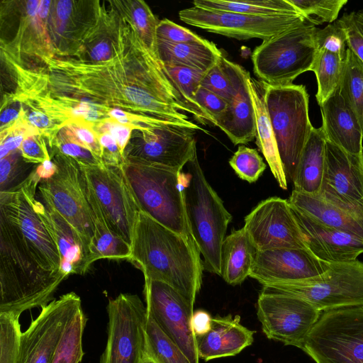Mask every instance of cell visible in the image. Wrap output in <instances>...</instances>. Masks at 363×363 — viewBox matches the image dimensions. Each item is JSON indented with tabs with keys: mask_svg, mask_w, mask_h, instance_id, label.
Returning a JSON list of instances; mask_svg holds the SVG:
<instances>
[{
	"mask_svg": "<svg viewBox=\"0 0 363 363\" xmlns=\"http://www.w3.org/2000/svg\"><path fill=\"white\" fill-rule=\"evenodd\" d=\"M167 77L177 91L186 111L192 114L200 123H212L211 119L199 106L195 99L204 72L179 65H163Z\"/></svg>",
	"mask_w": 363,
	"mask_h": 363,
	"instance_id": "d6a6232c",
	"label": "cell"
},
{
	"mask_svg": "<svg viewBox=\"0 0 363 363\" xmlns=\"http://www.w3.org/2000/svg\"><path fill=\"white\" fill-rule=\"evenodd\" d=\"M145 355L154 363H191L182 350L161 330L148 313Z\"/></svg>",
	"mask_w": 363,
	"mask_h": 363,
	"instance_id": "d590c367",
	"label": "cell"
},
{
	"mask_svg": "<svg viewBox=\"0 0 363 363\" xmlns=\"http://www.w3.org/2000/svg\"><path fill=\"white\" fill-rule=\"evenodd\" d=\"M250 77L249 72L240 66L235 94L225 113L216 125L235 145L246 144L256 136L255 113L248 83Z\"/></svg>",
	"mask_w": 363,
	"mask_h": 363,
	"instance_id": "d4e9b609",
	"label": "cell"
},
{
	"mask_svg": "<svg viewBox=\"0 0 363 363\" xmlns=\"http://www.w3.org/2000/svg\"><path fill=\"white\" fill-rule=\"evenodd\" d=\"M50 4H51L50 1H46V0H40V1L38 10V16L39 18H47V16L49 13V11H50Z\"/></svg>",
	"mask_w": 363,
	"mask_h": 363,
	"instance_id": "6f0895ef",
	"label": "cell"
},
{
	"mask_svg": "<svg viewBox=\"0 0 363 363\" xmlns=\"http://www.w3.org/2000/svg\"><path fill=\"white\" fill-rule=\"evenodd\" d=\"M55 174L38 186L43 202L52 206L78 232L89 252L94 224L86 182L79 163L57 153Z\"/></svg>",
	"mask_w": 363,
	"mask_h": 363,
	"instance_id": "30bf717a",
	"label": "cell"
},
{
	"mask_svg": "<svg viewBox=\"0 0 363 363\" xmlns=\"http://www.w3.org/2000/svg\"><path fill=\"white\" fill-rule=\"evenodd\" d=\"M194 7L252 16H272L300 13L287 0H195Z\"/></svg>",
	"mask_w": 363,
	"mask_h": 363,
	"instance_id": "1f68e13d",
	"label": "cell"
},
{
	"mask_svg": "<svg viewBox=\"0 0 363 363\" xmlns=\"http://www.w3.org/2000/svg\"><path fill=\"white\" fill-rule=\"evenodd\" d=\"M211 318L210 314L203 310L194 312L191 326L196 337L206 334L211 329Z\"/></svg>",
	"mask_w": 363,
	"mask_h": 363,
	"instance_id": "f5cc1de1",
	"label": "cell"
},
{
	"mask_svg": "<svg viewBox=\"0 0 363 363\" xmlns=\"http://www.w3.org/2000/svg\"><path fill=\"white\" fill-rule=\"evenodd\" d=\"M122 169L141 211L194 240L186 216L181 172L133 159H125Z\"/></svg>",
	"mask_w": 363,
	"mask_h": 363,
	"instance_id": "277c9868",
	"label": "cell"
},
{
	"mask_svg": "<svg viewBox=\"0 0 363 363\" xmlns=\"http://www.w3.org/2000/svg\"><path fill=\"white\" fill-rule=\"evenodd\" d=\"M113 53V40L109 43L108 38L100 40L91 47L88 52L91 62H99L109 60Z\"/></svg>",
	"mask_w": 363,
	"mask_h": 363,
	"instance_id": "f907efd6",
	"label": "cell"
},
{
	"mask_svg": "<svg viewBox=\"0 0 363 363\" xmlns=\"http://www.w3.org/2000/svg\"><path fill=\"white\" fill-rule=\"evenodd\" d=\"M248 83L255 113L256 144L267 162L278 184L282 189L286 190L288 181L265 105V83L251 77Z\"/></svg>",
	"mask_w": 363,
	"mask_h": 363,
	"instance_id": "4316f807",
	"label": "cell"
},
{
	"mask_svg": "<svg viewBox=\"0 0 363 363\" xmlns=\"http://www.w3.org/2000/svg\"><path fill=\"white\" fill-rule=\"evenodd\" d=\"M356 18L358 24L363 30V9L359 10L357 12H356Z\"/></svg>",
	"mask_w": 363,
	"mask_h": 363,
	"instance_id": "91938a15",
	"label": "cell"
},
{
	"mask_svg": "<svg viewBox=\"0 0 363 363\" xmlns=\"http://www.w3.org/2000/svg\"><path fill=\"white\" fill-rule=\"evenodd\" d=\"M108 337L99 363H142L145 353L146 306L137 294L108 301Z\"/></svg>",
	"mask_w": 363,
	"mask_h": 363,
	"instance_id": "7c38bea8",
	"label": "cell"
},
{
	"mask_svg": "<svg viewBox=\"0 0 363 363\" xmlns=\"http://www.w3.org/2000/svg\"><path fill=\"white\" fill-rule=\"evenodd\" d=\"M24 117L29 125L35 128L38 131L51 130L55 129L52 119L44 112L32 108L26 115L24 112Z\"/></svg>",
	"mask_w": 363,
	"mask_h": 363,
	"instance_id": "816d5d0a",
	"label": "cell"
},
{
	"mask_svg": "<svg viewBox=\"0 0 363 363\" xmlns=\"http://www.w3.org/2000/svg\"><path fill=\"white\" fill-rule=\"evenodd\" d=\"M239 315L211 318V329L196 337L199 357L205 361L234 356L250 346L255 331L240 323Z\"/></svg>",
	"mask_w": 363,
	"mask_h": 363,
	"instance_id": "cb8c5ba5",
	"label": "cell"
},
{
	"mask_svg": "<svg viewBox=\"0 0 363 363\" xmlns=\"http://www.w3.org/2000/svg\"><path fill=\"white\" fill-rule=\"evenodd\" d=\"M318 197L363 219V159L326 140Z\"/></svg>",
	"mask_w": 363,
	"mask_h": 363,
	"instance_id": "ac0fdd59",
	"label": "cell"
},
{
	"mask_svg": "<svg viewBox=\"0 0 363 363\" xmlns=\"http://www.w3.org/2000/svg\"><path fill=\"white\" fill-rule=\"evenodd\" d=\"M195 99L214 125L222 119L228 107V103L224 99L201 86Z\"/></svg>",
	"mask_w": 363,
	"mask_h": 363,
	"instance_id": "ee69618b",
	"label": "cell"
},
{
	"mask_svg": "<svg viewBox=\"0 0 363 363\" xmlns=\"http://www.w3.org/2000/svg\"><path fill=\"white\" fill-rule=\"evenodd\" d=\"M325 141L322 127L313 128L303 150L292 181L294 190L318 195L324 171Z\"/></svg>",
	"mask_w": 363,
	"mask_h": 363,
	"instance_id": "f1b7e54d",
	"label": "cell"
},
{
	"mask_svg": "<svg viewBox=\"0 0 363 363\" xmlns=\"http://www.w3.org/2000/svg\"><path fill=\"white\" fill-rule=\"evenodd\" d=\"M315 44L318 50H325L345 59L347 55V35L339 20L329 23L325 28H318Z\"/></svg>",
	"mask_w": 363,
	"mask_h": 363,
	"instance_id": "7bdbcfd3",
	"label": "cell"
},
{
	"mask_svg": "<svg viewBox=\"0 0 363 363\" xmlns=\"http://www.w3.org/2000/svg\"><path fill=\"white\" fill-rule=\"evenodd\" d=\"M362 159H363V149H362Z\"/></svg>",
	"mask_w": 363,
	"mask_h": 363,
	"instance_id": "6125c7cd",
	"label": "cell"
},
{
	"mask_svg": "<svg viewBox=\"0 0 363 363\" xmlns=\"http://www.w3.org/2000/svg\"><path fill=\"white\" fill-rule=\"evenodd\" d=\"M86 189L94 224V237L89 247V267L94 262L103 259L129 261L130 245L111 230L100 207L87 186Z\"/></svg>",
	"mask_w": 363,
	"mask_h": 363,
	"instance_id": "4dcf8cb0",
	"label": "cell"
},
{
	"mask_svg": "<svg viewBox=\"0 0 363 363\" xmlns=\"http://www.w3.org/2000/svg\"><path fill=\"white\" fill-rule=\"evenodd\" d=\"M67 277L42 269L0 216V315L19 318L26 311L48 305Z\"/></svg>",
	"mask_w": 363,
	"mask_h": 363,
	"instance_id": "7a4b0ae2",
	"label": "cell"
},
{
	"mask_svg": "<svg viewBox=\"0 0 363 363\" xmlns=\"http://www.w3.org/2000/svg\"><path fill=\"white\" fill-rule=\"evenodd\" d=\"M347 35V45L363 63V30L357 23L356 12L344 13L339 19Z\"/></svg>",
	"mask_w": 363,
	"mask_h": 363,
	"instance_id": "bcb514c9",
	"label": "cell"
},
{
	"mask_svg": "<svg viewBox=\"0 0 363 363\" xmlns=\"http://www.w3.org/2000/svg\"><path fill=\"white\" fill-rule=\"evenodd\" d=\"M345 60L325 50L317 51L311 71L315 73L318 89L315 98L319 106L340 86Z\"/></svg>",
	"mask_w": 363,
	"mask_h": 363,
	"instance_id": "836d02e7",
	"label": "cell"
},
{
	"mask_svg": "<svg viewBox=\"0 0 363 363\" xmlns=\"http://www.w3.org/2000/svg\"><path fill=\"white\" fill-rule=\"evenodd\" d=\"M157 54L163 65L184 66L204 73L223 56L213 43L204 38L182 43L157 40Z\"/></svg>",
	"mask_w": 363,
	"mask_h": 363,
	"instance_id": "83f0119b",
	"label": "cell"
},
{
	"mask_svg": "<svg viewBox=\"0 0 363 363\" xmlns=\"http://www.w3.org/2000/svg\"><path fill=\"white\" fill-rule=\"evenodd\" d=\"M86 318L81 307L69 321L51 363H80L84 352L82 337L86 323Z\"/></svg>",
	"mask_w": 363,
	"mask_h": 363,
	"instance_id": "8d00e7d4",
	"label": "cell"
},
{
	"mask_svg": "<svg viewBox=\"0 0 363 363\" xmlns=\"http://www.w3.org/2000/svg\"><path fill=\"white\" fill-rule=\"evenodd\" d=\"M340 89L357 116L363 132V63L349 48L347 49Z\"/></svg>",
	"mask_w": 363,
	"mask_h": 363,
	"instance_id": "e575fe53",
	"label": "cell"
},
{
	"mask_svg": "<svg viewBox=\"0 0 363 363\" xmlns=\"http://www.w3.org/2000/svg\"><path fill=\"white\" fill-rule=\"evenodd\" d=\"M179 17L190 26L240 40L256 38L264 40L307 20L301 13L262 16L194 6L179 11Z\"/></svg>",
	"mask_w": 363,
	"mask_h": 363,
	"instance_id": "4fadbf2b",
	"label": "cell"
},
{
	"mask_svg": "<svg viewBox=\"0 0 363 363\" xmlns=\"http://www.w3.org/2000/svg\"><path fill=\"white\" fill-rule=\"evenodd\" d=\"M240 67V65L221 56L218 62L204 73L201 86L229 103L235 91Z\"/></svg>",
	"mask_w": 363,
	"mask_h": 363,
	"instance_id": "74e56055",
	"label": "cell"
},
{
	"mask_svg": "<svg viewBox=\"0 0 363 363\" xmlns=\"http://www.w3.org/2000/svg\"><path fill=\"white\" fill-rule=\"evenodd\" d=\"M307 20L315 25L337 21L347 0H287Z\"/></svg>",
	"mask_w": 363,
	"mask_h": 363,
	"instance_id": "f35d334b",
	"label": "cell"
},
{
	"mask_svg": "<svg viewBox=\"0 0 363 363\" xmlns=\"http://www.w3.org/2000/svg\"><path fill=\"white\" fill-rule=\"evenodd\" d=\"M86 186L111 230L131 245L141 211L121 167L79 164Z\"/></svg>",
	"mask_w": 363,
	"mask_h": 363,
	"instance_id": "8fae6325",
	"label": "cell"
},
{
	"mask_svg": "<svg viewBox=\"0 0 363 363\" xmlns=\"http://www.w3.org/2000/svg\"><path fill=\"white\" fill-rule=\"evenodd\" d=\"M229 164L241 179L249 183L255 182L267 167L257 150L245 145L238 147L229 160Z\"/></svg>",
	"mask_w": 363,
	"mask_h": 363,
	"instance_id": "ab89813d",
	"label": "cell"
},
{
	"mask_svg": "<svg viewBox=\"0 0 363 363\" xmlns=\"http://www.w3.org/2000/svg\"><path fill=\"white\" fill-rule=\"evenodd\" d=\"M133 128L113 121H106L95 125L92 130L99 134L108 133L116 140L122 156L125 158V150L128 144ZM134 130V129H133Z\"/></svg>",
	"mask_w": 363,
	"mask_h": 363,
	"instance_id": "c3c4849f",
	"label": "cell"
},
{
	"mask_svg": "<svg viewBox=\"0 0 363 363\" xmlns=\"http://www.w3.org/2000/svg\"><path fill=\"white\" fill-rule=\"evenodd\" d=\"M56 169V165L50 160L40 164L35 170L42 180L52 176L55 174Z\"/></svg>",
	"mask_w": 363,
	"mask_h": 363,
	"instance_id": "9f6ffc18",
	"label": "cell"
},
{
	"mask_svg": "<svg viewBox=\"0 0 363 363\" xmlns=\"http://www.w3.org/2000/svg\"><path fill=\"white\" fill-rule=\"evenodd\" d=\"M317 29L306 20L263 40L251 55L255 74L265 84L284 86L293 84L298 76L311 71L317 52Z\"/></svg>",
	"mask_w": 363,
	"mask_h": 363,
	"instance_id": "52a82bcc",
	"label": "cell"
},
{
	"mask_svg": "<svg viewBox=\"0 0 363 363\" xmlns=\"http://www.w3.org/2000/svg\"><path fill=\"white\" fill-rule=\"evenodd\" d=\"M81 307V298L73 291L42 307L21 333L18 363H51L69 321Z\"/></svg>",
	"mask_w": 363,
	"mask_h": 363,
	"instance_id": "e0dca14e",
	"label": "cell"
},
{
	"mask_svg": "<svg viewBox=\"0 0 363 363\" xmlns=\"http://www.w3.org/2000/svg\"><path fill=\"white\" fill-rule=\"evenodd\" d=\"M143 292L147 313L191 363H199L196 337L191 326L194 305L162 281L145 279Z\"/></svg>",
	"mask_w": 363,
	"mask_h": 363,
	"instance_id": "2e32d148",
	"label": "cell"
},
{
	"mask_svg": "<svg viewBox=\"0 0 363 363\" xmlns=\"http://www.w3.org/2000/svg\"><path fill=\"white\" fill-rule=\"evenodd\" d=\"M257 306L265 335L300 349L322 313L301 298L284 294L260 293Z\"/></svg>",
	"mask_w": 363,
	"mask_h": 363,
	"instance_id": "9a60e30c",
	"label": "cell"
},
{
	"mask_svg": "<svg viewBox=\"0 0 363 363\" xmlns=\"http://www.w3.org/2000/svg\"><path fill=\"white\" fill-rule=\"evenodd\" d=\"M142 363H154L150 358L145 355Z\"/></svg>",
	"mask_w": 363,
	"mask_h": 363,
	"instance_id": "94428289",
	"label": "cell"
},
{
	"mask_svg": "<svg viewBox=\"0 0 363 363\" xmlns=\"http://www.w3.org/2000/svg\"><path fill=\"white\" fill-rule=\"evenodd\" d=\"M196 131L175 122L155 123L140 131L133 146L125 151V160H140L181 172L197 157Z\"/></svg>",
	"mask_w": 363,
	"mask_h": 363,
	"instance_id": "5bb4252c",
	"label": "cell"
},
{
	"mask_svg": "<svg viewBox=\"0 0 363 363\" xmlns=\"http://www.w3.org/2000/svg\"><path fill=\"white\" fill-rule=\"evenodd\" d=\"M128 16L147 48L157 54V27L160 22L143 1L133 2Z\"/></svg>",
	"mask_w": 363,
	"mask_h": 363,
	"instance_id": "60d3db41",
	"label": "cell"
},
{
	"mask_svg": "<svg viewBox=\"0 0 363 363\" xmlns=\"http://www.w3.org/2000/svg\"><path fill=\"white\" fill-rule=\"evenodd\" d=\"M200 255L194 240L140 212L129 262L143 272L145 279L169 284L194 305L204 270Z\"/></svg>",
	"mask_w": 363,
	"mask_h": 363,
	"instance_id": "6da1fadb",
	"label": "cell"
},
{
	"mask_svg": "<svg viewBox=\"0 0 363 363\" xmlns=\"http://www.w3.org/2000/svg\"><path fill=\"white\" fill-rule=\"evenodd\" d=\"M16 151L0 159V191L12 188L11 184L18 177Z\"/></svg>",
	"mask_w": 363,
	"mask_h": 363,
	"instance_id": "681fc988",
	"label": "cell"
},
{
	"mask_svg": "<svg viewBox=\"0 0 363 363\" xmlns=\"http://www.w3.org/2000/svg\"><path fill=\"white\" fill-rule=\"evenodd\" d=\"M257 251L307 249L288 200L272 196L259 203L245 218L243 226Z\"/></svg>",
	"mask_w": 363,
	"mask_h": 363,
	"instance_id": "d6986e66",
	"label": "cell"
},
{
	"mask_svg": "<svg viewBox=\"0 0 363 363\" xmlns=\"http://www.w3.org/2000/svg\"><path fill=\"white\" fill-rule=\"evenodd\" d=\"M264 101L287 181L292 182L314 128L308 114L307 90L302 84H265Z\"/></svg>",
	"mask_w": 363,
	"mask_h": 363,
	"instance_id": "5b68a950",
	"label": "cell"
},
{
	"mask_svg": "<svg viewBox=\"0 0 363 363\" xmlns=\"http://www.w3.org/2000/svg\"><path fill=\"white\" fill-rule=\"evenodd\" d=\"M320 107L321 127L326 140L350 154L362 155L363 132L357 116L343 98L340 86Z\"/></svg>",
	"mask_w": 363,
	"mask_h": 363,
	"instance_id": "603a6c76",
	"label": "cell"
},
{
	"mask_svg": "<svg viewBox=\"0 0 363 363\" xmlns=\"http://www.w3.org/2000/svg\"><path fill=\"white\" fill-rule=\"evenodd\" d=\"M292 208V207H291ZM307 249L327 263L357 259L363 253V239L322 225L292 208Z\"/></svg>",
	"mask_w": 363,
	"mask_h": 363,
	"instance_id": "44dd1931",
	"label": "cell"
},
{
	"mask_svg": "<svg viewBox=\"0 0 363 363\" xmlns=\"http://www.w3.org/2000/svg\"><path fill=\"white\" fill-rule=\"evenodd\" d=\"M38 135L27 136L23 141L19 151L26 162L42 164L50 160L45 144Z\"/></svg>",
	"mask_w": 363,
	"mask_h": 363,
	"instance_id": "7dc6e473",
	"label": "cell"
},
{
	"mask_svg": "<svg viewBox=\"0 0 363 363\" xmlns=\"http://www.w3.org/2000/svg\"><path fill=\"white\" fill-rule=\"evenodd\" d=\"M21 333L19 318L0 315V363H18Z\"/></svg>",
	"mask_w": 363,
	"mask_h": 363,
	"instance_id": "b9f144b4",
	"label": "cell"
},
{
	"mask_svg": "<svg viewBox=\"0 0 363 363\" xmlns=\"http://www.w3.org/2000/svg\"><path fill=\"white\" fill-rule=\"evenodd\" d=\"M261 293L301 298L320 311L363 306V262L329 263L322 275L298 282L263 285Z\"/></svg>",
	"mask_w": 363,
	"mask_h": 363,
	"instance_id": "ba28073f",
	"label": "cell"
},
{
	"mask_svg": "<svg viewBox=\"0 0 363 363\" xmlns=\"http://www.w3.org/2000/svg\"><path fill=\"white\" fill-rule=\"evenodd\" d=\"M21 114V108L20 111H18L16 108H7L1 111V130L4 129V128H6L10 125V123H13L16 121L18 119Z\"/></svg>",
	"mask_w": 363,
	"mask_h": 363,
	"instance_id": "db71d44e",
	"label": "cell"
},
{
	"mask_svg": "<svg viewBox=\"0 0 363 363\" xmlns=\"http://www.w3.org/2000/svg\"><path fill=\"white\" fill-rule=\"evenodd\" d=\"M40 1L30 0L26 1V11L30 17H35L38 15V10Z\"/></svg>",
	"mask_w": 363,
	"mask_h": 363,
	"instance_id": "680465c9",
	"label": "cell"
},
{
	"mask_svg": "<svg viewBox=\"0 0 363 363\" xmlns=\"http://www.w3.org/2000/svg\"><path fill=\"white\" fill-rule=\"evenodd\" d=\"M288 201L292 208L315 221L363 239V219L318 196L293 190Z\"/></svg>",
	"mask_w": 363,
	"mask_h": 363,
	"instance_id": "484cf974",
	"label": "cell"
},
{
	"mask_svg": "<svg viewBox=\"0 0 363 363\" xmlns=\"http://www.w3.org/2000/svg\"><path fill=\"white\" fill-rule=\"evenodd\" d=\"M40 181L34 169L18 186L0 191V216L8 221L42 269L59 274L62 272L58 248L35 206L36 188Z\"/></svg>",
	"mask_w": 363,
	"mask_h": 363,
	"instance_id": "8992f818",
	"label": "cell"
},
{
	"mask_svg": "<svg viewBox=\"0 0 363 363\" xmlns=\"http://www.w3.org/2000/svg\"><path fill=\"white\" fill-rule=\"evenodd\" d=\"M56 4V13L60 21H65L72 13L73 6L71 1H57Z\"/></svg>",
	"mask_w": 363,
	"mask_h": 363,
	"instance_id": "11a10c76",
	"label": "cell"
},
{
	"mask_svg": "<svg viewBox=\"0 0 363 363\" xmlns=\"http://www.w3.org/2000/svg\"><path fill=\"white\" fill-rule=\"evenodd\" d=\"M203 38L189 29L167 18L160 21L157 27V40L169 43L199 41Z\"/></svg>",
	"mask_w": 363,
	"mask_h": 363,
	"instance_id": "f6af8a7d",
	"label": "cell"
},
{
	"mask_svg": "<svg viewBox=\"0 0 363 363\" xmlns=\"http://www.w3.org/2000/svg\"><path fill=\"white\" fill-rule=\"evenodd\" d=\"M182 176L186 219L204 270L221 276L222 244L232 216L206 179L197 157L187 164Z\"/></svg>",
	"mask_w": 363,
	"mask_h": 363,
	"instance_id": "3957f363",
	"label": "cell"
},
{
	"mask_svg": "<svg viewBox=\"0 0 363 363\" xmlns=\"http://www.w3.org/2000/svg\"><path fill=\"white\" fill-rule=\"evenodd\" d=\"M301 350L316 363H363V306L323 311Z\"/></svg>",
	"mask_w": 363,
	"mask_h": 363,
	"instance_id": "9c48e42d",
	"label": "cell"
},
{
	"mask_svg": "<svg viewBox=\"0 0 363 363\" xmlns=\"http://www.w3.org/2000/svg\"><path fill=\"white\" fill-rule=\"evenodd\" d=\"M328 267L308 249L278 248L257 251L250 277L262 285L298 282L318 277Z\"/></svg>",
	"mask_w": 363,
	"mask_h": 363,
	"instance_id": "ffe728a7",
	"label": "cell"
},
{
	"mask_svg": "<svg viewBox=\"0 0 363 363\" xmlns=\"http://www.w3.org/2000/svg\"><path fill=\"white\" fill-rule=\"evenodd\" d=\"M257 250L245 229L232 230L225 238L221 248V277L228 284H242L252 267Z\"/></svg>",
	"mask_w": 363,
	"mask_h": 363,
	"instance_id": "f546056e",
	"label": "cell"
},
{
	"mask_svg": "<svg viewBox=\"0 0 363 363\" xmlns=\"http://www.w3.org/2000/svg\"><path fill=\"white\" fill-rule=\"evenodd\" d=\"M35 206L58 248L60 272L67 277L84 274L89 269V252L78 232L50 204L36 199Z\"/></svg>",
	"mask_w": 363,
	"mask_h": 363,
	"instance_id": "7402d4cb",
	"label": "cell"
}]
</instances>
